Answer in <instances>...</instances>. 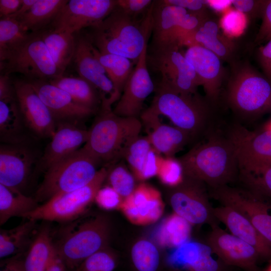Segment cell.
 I'll return each mask as SVG.
<instances>
[{
	"instance_id": "obj_1",
	"label": "cell",
	"mask_w": 271,
	"mask_h": 271,
	"mask_svg": "<svg viewBox=\"0 0 271 271\" xmlns=\"http://www.w3.org/2000/svg\"><path fill=\"white\" fill-rule=\"evenodd\" d=\"M178 159L185 176L203 182L208 188L228 185L238 179L237 154L227 136L212 133Z\"/></svg>"
},
{
	"instance_id": "obj_2",
	"label": "cell",
	"mask_w": 271,
	"mask_h": 271,
	"mask_svg": "<svg viewBox=\"0 0 271 271\" xmlns=\"http://www.w3.org/2000/svg\"><path fill=\"white\" fill-rule=\"evenodd\" d=\"M153 4L146 15L139 20L116 5L87 35L100 53L123 56L136 64L152 33Z\"/></svg>"
},
{
	"instance_id": "obj_3",
	"label": "cell",
	"mask_w": 271,
	"mask_h": 271,
	"mask_svg": "<svg viewBox=\"0 0 271 271\" xmlns=\"http://www.w3.org/2000/svg\"><path fill=\"white\" fill-rule=\"evenodd\" d=\"M142 126L138 118L122 117L111 109H100L82 148L100 163H114L123 158L127 148L140 136Z\"/></svg>"
},
{
	"instance_id": "obj_4",
	"label": "cell",
	"mask_w": 271,
	"mask_h": 271,
	"mask_svg": "<svg viewBox=\"0 0 271 271\" xmlns=\"http://www.w3.org/2000/svg\"><path fill=\"white\" fill-rule=\"evenodd\" d=\"M146 110L158 116H166L174 126L188 133L193 141L208 130L211 121L209 106L197 93H180L160 83Z\"/></svg>"
},
{
	"instance_id": "obj_5",
	"label": "cell",
	"mask_w": 271,
	"mask_h": 271,
	"mask_svg": "<svg viewBox=\"0 0 271 271\" xmlns=\"http://www.w3.org/2000/svg\"><path fill=\"white\" fill-rule=\"evenodd\" d=\"M226 98L233 111L244 119L253 120L271 113V83L248 65L234 70Z\"/></svg>"
},
{
	"instance_id": "obj_6",
	"label": "cell",
	"mask_w": 271,
	"mask_h": 271,
	"mask_svg": "<svg viewBox=\"0 0 271 271\" xmlns=\"http://www.w3.org/2000/svg\"><path fill=\"white\" fill-rule=\"evenodd\" d=\"M99 162L83 148L54 164L45 171L36 193L37 202L82 188L90 183L98 170Z\"/></svg>"
},
{
	"instance_id": "obj_7",
	"label": "cell",
	"mask_w": 271,
	"mask_h": 271,
	"mask_svg": "<svg viewBox=\"0 0 271 271\" xmlns=\"http://www.w3.org/2000/svg\"><path fill=\"white\" fill-rule=\"evenodd\" d=\"M70 224L64 229L54 245L57 255L66 266L73 268L102 248L107 240L108 227L101 217L78 218Z\"/></svg>"
},
{
	"instance_id": "obj_8",
	"label": "cell",
	"mask_w": 271,
	"mask_h": 271,
	"mask_svg": "<svg viewBox=\"0 0 271 271\" xmlns=\"http://www.w3.org/2000/svg\"><path fill=\"white\" fill-rule=\"evenodd\" d=\"M1 70L19 73L28 81H49L62 75L53 62L39 33H32L19 47L1 61Z\"/></svg>"
},
{
	"instance_id": "obj_9",
	"label": "cell",
	"mask_w": 271,
	"mask_h": 271,
	"mask_svg": "<svg viewBox=\"0 0 271 271\" xmlns=\"http://www.w3.org/2000/svg\"><path fill=\"white\" fill-rule=\"evenodd\" d=\"M107 174L106 168H101L88 184L77 190L53 197L23 217L34 221L43 220L58 222L78 218L95 199Z\"/></svg>"
},
{
	"instance_id": "obj_10",
	"label": "cell",
	"mask_w": 271,
	"mask_h": 271,
	"mask_svg": "<svg viewBox=\"0 0 271 271\" xmlns=\"http://www.w3.org/2000/svg\"><path fill=\"white\" fill-rule=\"evenodd\" d=\"M210 196L244 215L271 246V199L243 186L208 188Z\"/></svg>"
},
{
	"instance_id": "obj_11",
	"label": "cell",
	"mask_w": 271,
	"mask_h": 271,
	"mask_svg": "<svg viewBox=\"0 0 271 271\" xmlns=\"http://www.w3.org/2000/svg\"><path fill=\"white\" fill-rule=\"evenodd\" d=\"M180 49L178 46H173L153 49L147 54V61L160 73V84L182 93H197V87L201 85L200 80Z\"/></svg>"
},
{
	"instance_id": "obj_12",
	"label": "cell",
	"mask_w": 271,
	"mask_h": 271,
	"mask_svg": "<svg viewBox=\"0 0 271 271\" xmlns=\"http://www.w3.org/2000/svg\"><path fill=\"white\" fill-rule=\"evenodd\" d=\"M206 187L203 182L184 175L183 181L173 187L170 196L175 214L191 224H218Z\"/></svg>"
},
{
	"instance_id": "obj_13",
	"label": "cell",
	"mask_w": 271,
	"mask_h": 271,
	"mask_svg": "<svg viewBox=\"0 0 271 271\" xmlns=\"http://www.w3.org/2000/svg\"><path fill=\"white\" fill-rule=\"evenodd\" d=\"M116 5V0L68 1L47 28L74 34L83 28L100 23Z\"/></svg>"
},
{
	"instance_id": "obj_14",
	"label": "cell",
	"mask_w": 271,
	"mask_h": 271,
	"mask_svg": "<svg viewBox=\"0 0 271 271\" xmlns=\"http://www.w3.org/2000/svg\"><path fill=\"white\" fill-rule=\"evenodd\" d=\"M206 243L226 265L237 266L245 271H257L261 257L252 245L221 229L211 226Z\"/></svg>"
},
{
	"instance_id": "obj_15",
	"label": "cell",
	"mask_w": 271,
	"mask_h": 271,
	"mask_svg": "<svg viewBox=\"0 0 271 271\" xmlns=\"http://www.w3.org/2000/svg\"><path fill=\"white\" fill-rule=\"evenodd\" d=\"M147 52L148 42L112 110L117 115L139 118L145 100L155 90L147 68Z\"/></svg>"
},
{
	"instance_id": "obj_16",
	"label": "cell",
	"mask_w": 271,
	"mask_h": 271,
	"mask_svg": "<svg viewBox=\"0 0 271 271\" xmlns=\"http://www.w3.org/2000/svg\"><path fill=\"white\" fill-rule=\"evenodd\" d=\"M16 98L25 125L35 134L51 138L56 124L48 107L27 80L13 81Z\"/></svg>"
},
{
	"instance_id": "obj_17",
	"label": "cell",
	"mask_w": 271,
	"mask_h": 271,
	"mask_svg": "<svg viewBox=\"0 0 271 271\" xmlns=\"http://www.w3.org/2000/svg\"><path fill=\"white\" fill-rule=\"evenodd\" d=\"M28 81V80H27ZM49 110L56 122L76 124L96 112L75 102L65 91L48 81H28Z\"/></svg>"
},
{
	"instance_id": "obj_18",
	"label": "cell",
	"mask_w": 271,
	"mask_h": 271,
	"mask_svg": "<svg viewBox=\"0 0 271 271\" xmlns=\"http://www.w3.org/2000/svg\"><path fill=\"white\" fill-rule=\"evenodd\" d=\"M73 60L79 77L92 84L100 93L101 105L113 93L112 84L95 52V47L87 34L75 37Z\"/></svg>"
},
{
	"instance_id": "obj_19",
	"label": "cell",
	"mask_w": 271,
	"mask_h": 271,
	"mask_svg": "<svg viewBox=\"0 0 271 271\" xmlns=\"http://www.w3.org/2000/svg\"><path fill=\"white\" fill-rule=\"evenodd\" d=\"M35 161L34 152L25 144H2L0 184L20 191L26 183Z\"/></svg>"
},
{
	"instance_id": "obj_20",
	"label": "cell",
	"mask_w": 271,
	"mask_h": 271,
	"mask_svg": "<svg viewBox=\"0 0 271 271\" xmlns=\"http://www.w3.org/2000/svg\"><path fill=\"white\" fill-rule=\"evenodd\" d=\"M234 146L238 161L271 164V131L262 126L251 130L237 122L227 135Z\"/></svg>"
},
{
	"instance_id": "obj_21",
	"label": "cell",
	"mask_w": 271,
	"mask_h": 271,
	"mask_svg": "<svg viewBox=\"0 0 271 271\" xmlns=\"http://www.w3.org/2000/svg\"><path fill=\"white\" fill-rule=\"evenodd\" d=\"M184 55L193 66L207 99L211 102H216L219 96L224 75L221 59L199 46L188 47Z\"/></svg>"
},
{
	"instance_id": "obj_22",
	"label": "cell",
	"mask_w": 271,
	"mask_h": 271,
	"mask_svg": "<svg viewBox=\"0 0 271 271\" xmlns=\"http://www.w3.org/2000/svg\"><path fill=\"white\" fill-rule=\"evenodd\" d=\"M205 243L186 242L177 247L167 263L173 271H224V264Z\"/></svg>"
},
{
	"instance_id": "obj_23",
	"label": "cell",
	"mask_w": 271,
	"mask_h": 271,
	"mask_svg": "<svg viewBox=\"0 0 271 271\" xmlns=\"http://www.w3.org/2000/svg\"><path fill=\"white\" fill-rule=\"evenodd\" d=\"M142 124L148 129L150 143L160 155L174 157L185 146L193 141L186 132L175 126L162 123L159 116L146 110L141 115Z\"/></svg>"
},
{
	"instance_id": "obj_24",
	"label": "cell",
	"mask_w": 271,
	"mask_h": 271,
	"mask_svg": "<svg viewBox=\"0 0 271 271\" xmlns=\"http://www.w3.org/2000/svg\"><path fill=\"white\" fill-rule=\"evenodd\" d=\"M88 130L76 124L61 122L56 125L51 141L40 160V167L46 171L49 167L78 150L85 144Z\"/></svg>"
},
{
	"instance_id": "obj_25",
	"label": "cell",
	"mask_w": 271,
	"mask_h": 271,
	"mask_svg": "<svg viewBox=\"0 0 271 271\" xmlns=\"http://www.w3.org/2000/svg\"><path fill=\"white\" fill-rule=\"evenodd\" d=\"M188 12L181 7L165 4L163 1H153L152 50L179 46L178 31Z\"/></svg>"
},
{
	"instance_id": "obj_26",
	"label": "cell",
	"mask_w": 271,
	"mask_h": 271,
	"mask_svg": "<svg viewBox=\"0 0 271 271\" xmlns=\"http://www.w3.org/2000/svg\"><path fill=\"white\" fill-rule=\"evenodd\" d=\"M213 214L216 220L224 224L231 234L254 247L261 259H271V246L239 211L231 206L221 205L213 207Z\"/></svg>"
},
{
	"instance_id": "obj_27",
	"label": "cell",
	"mask_w": 271,
	"mask_h": 271,
	"mask_svg": "<svg viewBox=\"0 0 271 271\" xmlns=\"http://www.w3.org/2000/svg\"><path fill=\"white\" fill-rule=\"evenodd\" d=\"M127 217L132 222L147 224L157 220L163 210L160 192L146 184L136 187L121 204Z\"/></svg>"
},
{
	"instance_id": "obj_28",
	"label": "cell",
	"mask_w": 271,
	"mask_h": 271,
	"mask_svg": "<svg viewBox=\"0 0 271 271\" xmlns=\"http://www.w3.org/2000/svg\"><path fill=\"white\" fill-rule=\"evenodd\" d=\"M162 156L153 149L147 136H139L127 148L123 158L133 176L145 180L157 176Z\"/></svg>"
},
{
	"instance_id": "obj_29",
	"label": "cell",
	"mask_w": 271,
	"mask_h": 271,
	"mask_svg": "<svg viewBox=\"0 0 271 271\" xmlns=\"http://www.w3.org/2000/svg\"><path fill=\"white\" fill-rule=\"evenodd\" d=\"M199 46L216 55L219 58L228 59L234 46L231 39L220 32L218 24L207 19L193 33L181 42V47Z\"/></svg>"
},
{
	"instance_id": "obj_30",
	"label": "cell",
	"mask_w": 271,
	"mask_h": 271,
	"mask_svg": "<svg viewBox=\"0 0 271 271\" xmlns=\"http://www.w3.org/2000/svg\"><path fill=\"white\" fill-rule=\"evenodd\" d=\"M95 52L97 57L104 68L111 81L113 93L100 108L111 109L113 103L117 101L123 92L125 85L133 69L132 61L130 59L117 55L102 53L96 48Z\"/></svg>"
},
{
	"instance_id": "obj_31",
	"label": "cell",
	"mask_w": 271,
	"mask_h": 271,
	"mask_svg": "<svg viewBox=\"0 0 271 271\" xmlns=\"http://www.w3.org/2000/svg\"><path fill=\"white\" fill-rule=\"evenodd\" d=\"M67 92L78 104L96 112L101 105L99 91L90 83L80 77H67L63 75L48 81Z\"/></svg>"
},
{
	"instance_id": "obj_32",
	"label": "cell",
	"mask_w": 271,
	"mask_h": 271,
	"mask_svg": "<svg viewBox=\"0 0 271 271\" xmlns=\"http://www.w3.org/2000/svg\"><path fill=\"white\" fill-rule=\"evenodd\" d=\"M61 74L73 59L76 41L74 34L47 28L38 32Z\"/></svg>"
},
{
	"instance_id": "obj_33",
	"label": "cell",
	"mask_w": 271,
	"mask_h": 271,
	"mask_svg": "<svg viewBox=\"0 0 271 271\" xmlns=\"http://www.w3.org/2000/svg\"><path fill=\"white\" fill-rule=\"evenodd\" d=\"M27 127L16 98L0 100V139L2 144H25L24 127Z\"/></svg>"
},
{
	"instance_id": "obj_34",
	"label": "cell",
	"mask_w": 271,
	"mask_h": 271,
	"mask_svg": "<svg viewBox=\"0 0 271 271\" xmlns=\"http://www.w3.org/2000/svg\"><path fill=\"white\" fill-rule=\"evenodd\" d=\"M68 1L37 0L26 14L16 20L28 32H40L50 26Z\"/></svg>"
},
{
	"instance_id": "obj_35",
	"label": "cell",
	"mask_w": 271,
	"mask_h": 271,
	"mask_svg": "<svg viewBox=\"0 0 271 271\" xmlns=\"http://www.w3.org/2000/svg\"><path fill=\"white\" fill-rule=\"evenodd\" d=\"M242 186L271 199V164L238 161Z\"/></svg>"
},
{
	"instance_id": "obj_36",
	"label": "cell",
	"mask_w": 271,
	"mask_h": 271,
	"mask_svg": "<svg viewBox=\"0 0 271 271\" xmlns=\"http://www.w3.org/2000/svg\"><path fill=\"white\" fill-rule=\"evenodd\" d=\"M57 255L49 230L43 229L30 246L25 259L23 271H45Z\"/></svg>"
},
{
	"instance_id": "obj_37",
	"label": "cell",
	"mask_w": 271,
	"mask_h": 271,
	"mask_svg": "<svg viewBox=\"0 0 271 271\" xmlns=\"http://www.w3.org/2000/svg\"><path fill=\"white\" fill-rule=\"evenodd\" d=\"M34 198L26 196L20 190L0 184V224L14 216L24 217L39 205Z\"/></svg>"
},
{
	"instance_id": "obj_38",
	"label": "cell",
	"mask_w": 271,
	"mask_h": 271,
	"mask_svg": "<svg viewBox=\"0 0 271 271\" xmlns=\"http://www.w3.org/2000/svg\"><path fill=\"white\" fill-rule=\"evenodd\" d=\"M19 22L10 17L0 19V61L19 47L31 36Z\"/></svg>"
},
{
	"instance_id": "obj_39",
	"label": "cell",
	"mask_w": 271,
	"mask_h": 271,
	"mask_svg": "<svg viewBox=\"0 0 271 271\" xmlns=\"http://www.w3.org/2000/svg\"><path fill=\"white\" fill-rule=\"evenodd\" d=\"M189 224L175 214L167 219L160 226L157 238L163 245L177 247L187 242L190 230Z\"/></svg>"
},
{
	"instance_id": "obj_40",
	"label": "cell",
	"mask_w": 271,
	"mask_h": 271,
	"mask_svg": "<svg viewBox=\"0 0 271 271\" xmlns=\"http://www.w3.org/2000/svg\"><path fill=\"white\" fill-rule=\"evenodd\" d=\"M29 220L10 230H1L0 233V257L14 254L26 243L35 224Z\"/></svg>"
},
{
	"instance_id": "obj_41",
	"label": "cell",
	"mask_w": 271,
	"mask_h": 271,
	"mask_svg": "<svg viewBox=\"0 0 271 271\" xmlns=\"http://www.w3.org/2000/svg\"><path fill=\"white\" fill-rule=\"evenodd\" d=\"M131 257L137 271H157L160 263L159 252L151 241L141 240L132 246Z\"/></svg>"
},
{
	"instance_id": "obj_42",
	"label": "cell",
	"mask_w": 271,
	"mask_h": 271,
	"mask_svg": "<svg viewBox=\"0 0 271 271\" xmlns=\"http://www.w3.org/2000/svg\"><path fill=\"white\" fill-rule=\"evenodd\" d=\"M219 26L227 38H237L243 35L248 24V17L234 8H230L223 14Z\"/></svg>"
},
{
	"instance_id": "obj_43",
	"label": "cell",
	"mask_w": 271,
	"mask_h": 271,
	"mask_svg": "<svg viewBox=\"0 0 271 271\" xmlns=\"http://www.w3.org/2000/svg\"><path fill=\"white\" fill-rule=\"evenodd\" d=\"M108 179L111 186L121 197L125 198L136 188L134 176L122 164H117L108 172Z\"/></svg>"
},
{
	"instance_id": "obj_44",
	"label": "cell",
	"mask_w": 271,
	"mask_h": 271,
	"mask_svg": "<svg viewBox=\"0 0 271 271\" xmlns=\"http://www.w3.org/2000/svg\"><path fill=\"white\" fill-rule=\"evenodd\" d=\"M157 176L164 184L172 187L177 186L184 177L180 161L174 157L162 156Z\"/></svg>"
},
{
	"instance_id": "obj_45",
	"label": "cell",
	"mask_w": 271,
	"mask_h": 271,
	"mask_svg": "<svg viewBox=\"0 0 271 271\" xmlns=\"http://www.w3.org/2000/svg\"><path fill=\"white\" fill-rule=\"evenodd\" d=\"M116 266L114 256L100 249L86 258L79 265V271H113Z\"/></svg>"
},
{
	"instance_id": "obj_46",
	"label": "cell",
	"mask_w": 271,
	"mask_h": 271,
	"mask_svg": "<svg viewBox=\"0 0 271 271\" xmlns=\"http://www.w3.org/2000/svg\"><path fill=\"white\" fill-rule=\"evenodd\" d=\"M116 2L117 8L134 18L146 14L153 3L151 0H116Z\"/></svg>"
},
{
	"instance_id": "obj_47",
	"label": "cell",
	"mask_w": 271,
	"mask_h": 271,
	"mask_svg": "<svg viewBox=\"0 0 271 271\" xmlns=\"http://www.w3.org/2000/svg\"><path fill=\"white\" fill-rule=\"evenodd\" d=\"M122 197L111 187H101L98 191L95 200L102 208L115 209L121 205Z\"/></svg>"
},
{
	"instance_id": "obj_48",
	"label": "cell",
	"mask_w": 271,
	"mask_h": 271,
	"mask_svg": "<svg viewBox=\"0 0 271 271\" xmlns=\"http://www.w3.org/2000/svg\"><path fill=\"white\" fill-rule=\"evenodd\" d=\"M266 1L233 0L234 8L246 15L249 18L262 15Z\"/></svg>"
},
{
	"instance_id": "obj_49",
	"label": "cell",
	"mask_w": 271,
	"mask_h": 271,
	"mask_svg": "<svg viewBox=\"0 0 271 271\" xmlns=\"http://www.w3.org/2000/svg\"><path fill=\"white\" fill-rule=\"evenodd\" d=\"M262 23L257 34V42L268 41L271 38V0L266 1L261 15Z\"/></svg>"
},
{
	"instance_id": "obj_50",
	"label": "cell",
	"mask_w": 271,
	"mask_h": 271,
	"mask_svg": "<svg viewBox=\"0 0 271 271\" xmlns=\"http://www.w3.org/2000/svg\"><path fill=\"white\" fill-rule=\"evenodd\" d=\"M260 47L258 58L264 76L271 83V39Z\"/></svg>"
},
{
	"instance_id": "obj_51",
	"label": "cell",
	"mask_w": 271,
	"mask_h": 271,
	"mask_svg": "<svg viewBox=\"0 0 271 271\" xmlns=\"http://www.w3.org/2000/svg\"><path fill=\"white\" fill-rule=\"evenodd\" d=\"M165 4L181 7L189 12H204L207 6L204 1L201 0H164Z\"/></svg>"
},
{
	"instance_id": "obj_52",
	"label": "cell",
	"mask_w": 271,
	"mask_h": 271,
	"mask_svg": "<svg viewBox=\"0 0 271 271\" xmlns=\"http://www.w3.org/2000/svg\"><path fill=\"white\" fill-rule=\"evenodd\" d=\"M16 97L13 81L10 75L2 73L0 75V100L9 101Z\"/></svg>"
},
{
	"instance_id": "obj_53",
	"label": "cell",
	"mask_w": 271,
	"mask_h": 271,
	"mask_svg": "<svg viewBox=\"0 0 271 271\" xmlns=\"http://www.w3.org/2000/svg\"><path fill=\"white\" fill-rule=\"evenodd\" d=\"M22 3V0H0L1 18L8 17L16 13Z\"/></svg>"
},
{
	"instance_id": "obj_54",
	"label": "cell",
	"mask_w": 271,
	"mask_h": 271,
	"mask_svg": "<svg viewBox=\"0 0 271 271\" xmlns=\"http://www.w3.org/2000/svg\"><path fill=\"white\" fill-rule=\"evenodd\" d=\"M207 6L217 12L223 14L231 7L232 0H205Z\"/></svg>"
},
{
	"instance_id": "obj_55",
	"label": "cell",
	"mask_w": 271,
	"mask_h": 271,
	"mask_svg": "<svg viewBox=\"0 0 271 271\" xmlns=\"http://www.w3.org/2000/svg\"><path fill=\"white\" fill-rule=\"evenodd\" d=\"M37 2V0H22V3L18 11L8 17L18 19L26 14Z\"/></svg>"
},
{
	"instance_id": "obj_56",
	"label": "cell",
	"mask_w": 271,
	"mask_h": 271,
	"mask_svg": "<svg viewBox=\"0 0 271 271\" xmlns=\"http://www.w3.org/2000/svg\"><path fill=\"white\" fill-rule=\"evenodd\" d=\"M66 267L64 262L57 255L45 271H65Z\"/></svg>"
},
{
	"instance_id": "obj_57",
	"label": "cell",
	"mask_w": 271,
	"mask_h": 271,
	"mask_svg": "<svg viewBox=\"0 0 271 271\" xmlns=\"http://www.w3.org/2000/svg\"><path fill=\"white\" fill-rule=\"evenodd\" d=\"M263 127L271 131V119L268 120L263 126Z\"/></svg>"
},
{
	"instance_id": "obj_58",
	"label": "cell",
	"mask_w": 271,
	"mask_h": 271,
	"mask_svg": "<svg viewBox=\"0 0 271 271\" xmlns=\"http://www.w3.org/2000/svg\"><path fill=\"white\" fill-rule=\"evenodd\" d=\"M265 271H271V262L269 265L267 267Z\"/></svg>"
},
{
	"instance_id": "obj_59",
	"label": "cell",
	"mask_w": 271,
	"mask_h": 271,
	"mask_svg": "<svg viewBox=\"0 0 271 271\" xmlns=\"http://www.w3.org/2000/svg\"><path fill=\"white\" fill-rule=\"evenodd\" d=\"M1 271H7L6 270H1Z\"/></svg>"
},
{
	"instance_id": "obj_60",
	"label": "cell",
	"mask_w": 271,
	"mask_h": 271,
	"mask_svg": "<svg viewBox=\"0 0 271 271\" xmlns=\"http://www.w3.org/2000/svg\"><path fill=\"white\" fill-rule=\"evenodd\" d=\"M76 271H79L78 269Z\"/></svg>"
},
{
	"instance_id": "obj_61",
	"label": "cell",
	"mask_w": 271,
	"mask_h": 271,
	"mask_svg": "<svg viewBox=\"0 0 271 271\" xmlns=\"http://www.w3.org/2000/svg\"><path fill=\"white\" fill-rule=\"evenodd\" d=\"M270 39H271V38H270ZM270 39H269V40H270Z\"/></svg>"
}]
</instances>
